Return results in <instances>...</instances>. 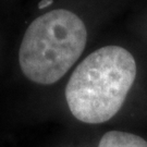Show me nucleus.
<instances>
[{
    "label": "nucleus",
    "instance_id": "7ed1b4c3",
    "mask_svg": "<svg viewBox=\"0 0 147 147\" xmlns=\"http://www.w3.org/2000/svg\"><path fill=\"white\" fill-rule=\"evenodd\" d=\"M98 147H147V141L127 132L109 131L101 137Z\"/></svg>",
    "mask_w": 147,
    "mask_h": 147
},
{
    "label": "nucleus",
    "instance_id": "f03ea898",
    "mask_svg": "<svg viewBox=\"0 0 147 147\" xmlns=\"http://www.w3.org/2000/svg\"><path fill=\"white\" fill-rule=\"evenodd\" d=\"M87 31L73 12L57 9L38 16L26 30L19 51L23 74L50 85L62 78L83 53Z\"/></svg>",
    "mask_w": 147,
    "mask_h": 147
},
{
    "label": "nucleus",
    "instance_id": "f257e3e1",
    "mask_svg": "<svg viewBox=\"0 0 147 147\" xmlns=\"http://www.w3.org/2000/svg\"><path fill=\"white\" fill-rule=\"evenodd\" d=\"M136 78V62L119 46L95 50L75 68L65 87V99L78 120L98 124L123 106Z\"/></svg>",
    "mask_w": 147,
    "mask_h": 147
},
{
    "label": "nucleus",
    "instance_id": "20e7f679",
    "mask_svg": "<svg viewBox=\"0 0 147 147\" xmlns=\"http://www.w3.org/2000/svg\"><path fill=\"white\" fill-rule=\"evenodd\" d=\"M53 0H42V1H39V3H38V9H44V8L53 5Z\"/></svg>",
    "mask_w": 147,
    "mask_h": 147
}]
</instances>
